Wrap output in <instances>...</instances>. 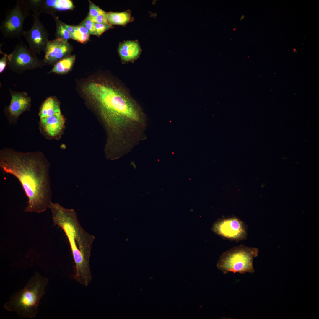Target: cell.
Instances as JSON below:
<instances>
[{"instance_id": "1", "label": "cell", "mask_w": 319, "mask_h": 319, "mask_svg": "<svg viewBox=\"0 0 319 319\" xmlns=\"http://www.w3.org/2000/svg\"><path fill=\"white\" fill-rule=\"evenodd\" d=\"M82 91L98 108L108 131L109 142L127 151L146 139L147 122L144 116L118 89L95 80L84 84Z\"/></svg>"}, {"instance_id": "2", "label": "cell", "mask_w": 319, "mask_h": 319, "mask_svg": "<svg viewBox=\"0 0 319 319\" xmlns=\"http://www.w3.org/2000/svg\"><path fill=\"white\" fill-rule=\"evenodd\" d=\"M0 167L19 182L28 199L25 212L43 213L49 208L52 195L50 164L43 153L4 149L0 151Z\"/></svg>"}, {"instance_id": "3", "label": "cell", "mask_w": 319, "mask_h": 319, "mask_svg": "<svg viewBox=\"0 0 319 319\" xmlns=\"http://www.w3.org/2000/svg\"><path fill=\"white\" fill-rule=\"evenodd\" d=\"M49 208L52 212L54 224L63 230L69 240L75 266V279L87 287L92 278L90 259L95 237L82 227L73 209L66 208L58 203L52 202Z\"/></svg>"}, {"instance_id": "4", "label": "cell", "mask_w": 319, "mask_h": 319, "mask_svg": "<svg viewBox=\"0 0 319 319\" xmlns=\"http://www.w3.org/2000/svg\"><path fill=\"white\" fill-rule=\"evenodd\" d=\"M48 281L46 278L35 272L23 289L11 297L4 308L21 318H34Z\"/></svg>"}, {"instance_id": "5", "label": "cell", "mask_w": 319, "mask_h": 319, "mask_svg": "<svg viewBox=\"0 0 319 319\" xmlns=\"http://www.w3.org/2000/svg\"><path fill=\"white\" fill-rule=\"evenodd\" d=\"M258 252L256 248L243 245L233 247L222 254L217 263V267L224 274L253 273L255 271L253 259L258 256Z\"/></svg>"}, {"instance_id": "6", "label": "cell", "mask_w": 319, "mask_h": 319, "mask_svg": "<svg viewBox=\"0 0 319 319\" xmlns=\"http://www.w3.org/2000/svg\"><path fill=\"white\" fill-rule=\"evenodd\" d=\"M26 0H17L15 6L7 10L5 17L1 23L0 30L5 38L21 39L24 31L25 19L31 15Z\"/></svg>"}, {"instance_id": "7", "label": "cell", "mask_w": 319, "mask_h": 319, "mask_svg": "<svg viewBox=\"0 0 319 319\" xmlns=\"http://www.w3.org/2000/svg\"><path fill=\"white\" fill-rule=\"evenodd\" d=\"M8 65L13 72L21 74L27 70L41 68L46 65L36 53L28 47L21 40L12 53L8 55Z\"/></svg>"}, {"instance_id": "8", "label": "cell", "mask_w": 319, "mask_h": 319, "mask_svg": "<svg viewBox=\"0 0 319 319\" xmlns=\"http://www.w3.org/2000/svg\"><path fill=\"white\" fill-rule=\"evenodd\" d=\"M211 230L221 237L230 240L239 241L246 239V226L241 220L235 217L219 219L213 224Z\"/></svg>"}, {"instance_id": "9", "label": "cell", "mask_w": 319, "mask_h": 319, "mask_svg": "<svg viewBox=\"0 0 319 319\" xmlns=\"http://www.w3.org/2000/svg\"><path fill=\"white\" fill-rule=\"evenodd\" d=\"M40 14L38 13H34L32 15L34 19L33 25L29 30H24L23 34L29 48L38 54L42 51H45L49 41L48 32L39 20Z\"/></svg>"}, {"instance_id": "10", "label": "cell", "mask_w": 319, "mask_h": 319, "mask_svg": "<svg viewBox=\"0 0 319 319\" xmlns=\"http://www.w3.org/2000/svg\"><path fill=\"white\" fill-rule=\"evenodd\" d=\"M67 40L60 38L48 41L45 51L44 62L46 64H52L64 58L70 50Z\"/></svg>"}, {"instance_id": "11", "label": "cell", "mask_w": 319, "mask_h": 319, "mask_svg": "<svg viewBox=\"0 0 319 319\" xmlns=\"http://www.w3.org/2000/svg\"><path fill=\"white\" fill-rule=\"evenodd\" d=\"M10 91L11 100L7 112L10 118L16 119L24 112L29 110L31 99L25 92Z\"/></svg>"}, {"instance_id": "12", "label": "cell", "mask_w": 319, "mask_h": 319, "mask_svg": "<svg viewBox=\"0 0 319 319\" xmlns=\"http://www.w3.org/2000/svg\"><path fill=\"white\" fill-rule=\"evenodd\" d=\"M64 119L61 113L40 118V127L46 137H56L61 132Z\"/></svg>"}, {"instance_id": "13", "label": "cell", "mask_w": 319, "mask_h": 319, "mask_svg": "<svg viewBox=\"0 0 319 319\" xmlns=\"http://www.w3.org/2000/svg\"><path fill=\"white\" fill-rule=\"evenodd\" d=\"M141 51L138 43L136 41H127L121 43L118 51L120 56L123 61H128L136 58Z\"/></svg>"}, {"instance_id": "14", "label": "cell", "mask_w": 319, "mask_h": 319, "mask_svg": "<svg viewBox=\"0 0 319 319\" xmlns=\"http://www.w3.org/2000/svg\"><path fill=\"white\" fill-rule=\"evenodd\" d=\"M60 104L53 97L47 98L43 102L39 113L40 118L61 113Z\"/></svg>"}, {"instance_id": "15", "label": "cell", "mask_w": 319, "mask_h": 319, "mask_svg": "<svg viewBox=\"0 0 319 319\" xmlns=\"http://www.w3.org/2000/svg\"><path fill=\"white\" fill-rule=\"evenodd\" d=\"M106 17L110 24L125 25L132 20L129 11L121 12H110L106 13Z\"/></svg>"}, {"instance_id": "16", "label": "cell", "mask_w": 319, "mask_h": 319, "mask_svg": "<svg viewBox=\"0 0 319 319\" xmlns=\"http://www.w3.org/2000/svg\"><path fill=\"white\" fill-rule=\"evenodd\" d=\"M75 59L74 56L66 57L62 59L54 64L50 73L61 74L67 73L71 68Z\"/></svg>"}, {"instance_id": "17", "label": "cell", "mask_w": 319, "mask_h": 319, "mask_svg": "<svg viewBox=\"0 0 319 319\" xmlns=\"http://www.w3.org/2000/svg\"><path fill=\"white\" fill-rule=\"evenodd\" d=\"M56 22V33L58 36L57 38H61L67 40L71 38L70 33L64 26L62 22L58 20Z\"/></svg>"}, {"instance_id": "18", "label": "cell", "mask_w": 319, "mask_h": 319, "mask_svg": "<svg viewBox=\"0 0 319 319\" xmlns=\"http://www.w3.org/2000/svg\"><path fill=\"white\" fill-rule=\"evenodd\" d=\"M73 6L72 1L69 0H58L55 9L58 11H64L71 9Z\"/></svg>"}, {"instance_id": "19", "label": "cell", "mask_w": 319, "mask_h": 319, "mask_svg": "<svg viewBox=\"0 0 319 319\" xmlns=\"http://www.w3.org/2000/svg\"><path fill=\"white\" fill-rule=\"evenodd\" d=\"M89 3V16L91 18L95 17L101 14H105V12L90 1Z\"/></svg>"}, {"instance_id": "20", "label": "cell", "mask_w": 319, "mask_h": 319, "mask_svg": "<svg viewBox=\"0 0 319 319\" xmlns=\"http://www.w3.org/2000/svg\"><path fill=\"white\" fill-rule=\"evenodd\" d=\"M95 34L97 36L101 35L106 30L112 28L111 24H107L94 22Z\"/></svg>"}, {"instance_id": "21", "label": "cell", "mask_w": 319, "mask_h": 319, "mask_svg": "<svg viewBox=\"0 0 319 319\" xmlns=\"http://www.w3.org/2000/svg\"><path fill=\"white\" fill-rule=\"evenodd\" d=\"M82 25L85 27L89 32L90 34H95L94 22L88 16L82 22Z\"/></svg>"}, {"instance_id": "22", "label": "cell", "mask_w": 319, "mask_h": 319, "mask_svg": "<svg viewBox=\"0 0 319 319\" xmlns=\"http://www.w3.org/2000/svg\"><path fill=\"white\" fill-rule=\"evenodd\" d=\"M90 18L94 22L107 24H110L106 17L105 14H101L95 17Z\"/></svg>"}, {"instance_id": "23", "label": "cell", "mask_w": 319, "mask_h": 319, "mask_svg": "<svg viewBox=\"0 0 319 319\" xmlns=\"http://www.w3.org/2000/svg\"><path fill=\"white\" fill-rule=\"evenodd\" d=\"M89 34H81L75 32L74 35L75 37V40L83 43L88 40L89 38Z\"/></svg>"}, {"instance_id": "24", "label": "cell", "mask_w": 319, "mask_h": 319, "mask_svg": "<svg viewBox=\"0 0 319 319\" xmlns=\"http://www.w3.org/2000/svg\"><path fill=\"white\" fill-rule=\"evenodd\" d=\"M4 56L0 60V73H2L4 70L8 62V55L3 53Z\"/></svg>"}, {"instance_id": "25", "label": "cell", "mask_w": 319, "mask_h": 319, "mask_svg": "<svg viewBox=\"0 0 319 319\" xmlns=\"http://www.w3.org/2000/svg\"><path fill=\"white\" fill-rule=\"evenodd\" d=\"M79 29L76 32L81 34H90L89 32L88 29L84 26L81 25L79 26Z\"/></svg>"}, {"instance_id": "26", "label": "cell", "mask_w": 319, "mask_h": 319, "mask_svg": "<svg viewBox=\"0 0 319 319\" xmlns=\"http://www.w3.org/2000/svg\"><path fill=\"white\" fill-rule=\"evenodd\" d=\"M62 23L64 26L71 34H75V32L74 30V26L67 25L63 22Z\"/></svg>"}, {"instance_id": "27", "label": "cell", "mask_w": 319, "mask_h": 319, "mask_svg": "<svg viewBox=\"0 0 319 319\" xmlns=\"http://www.w3.org/2000/svg\"><path fill=\"white\" fill-rule=\"evenodd\" d=\"M74 30L75 32H77L78 31L79 29V26H75V27L74 26Z\"/></svg>"}]
</instances>
